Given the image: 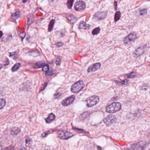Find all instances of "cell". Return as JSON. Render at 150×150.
<instances>
[{
	"label": "cell",
	"mask_w": 150,
	"mask_h": 150,
	"mask_svg": "<svg viewBox=\"0 0 150 150\" xmlns=\"http://www.w3.org/2000/svg\"><path fill=\"white\" fill-rule=\"evenodd\" d=\"M50 2H53L54 0H49Z\"/></svg>",
	"instance_id": "obj_37"
},
{
	"label": "cell",
	"mask_w": 150,
	"mask_h": 150,
	"mask_svg": "<svg viewBox=\"0 0 150 150\" xmlns=\"http://www.w3.org/2000/svg\"><path fill=\"white\" fill-rule=\"evenodd\" d=\"M47 85V83H46L45 84H44V85H43V86H42V88H41V91H43V90H44V89L46 88Z\"/></svg>",
	"instance_id": "obj_34"
},
{
	"label": "cell",
	"mask_w": 150,
	"mask_h": 150,
	"mask_svg": "<svg viewBox=\"0 0 150 150\" xmlns=\"http://www.w3.org/2000/svg\"><path fill=\"white\" fill-rule=\"evenodd\" d=\"M75 97L74 95H72L64 100L62 102V104L64 106H67L71 104L74 101Z\"/></svg>",
	"instance_id": "obj_10"
},
{
	"label": "cell",
	"mask_w": 150,
	"mask_h": 150,
	"mask_svg": "<svg viewBox=\"0 0 150 150\" xmlns=\"http://www.w3.org/2000/svg\"><path fill=\"white\" fill-rule=\"evenodd\" d=\"M21 66V64L20 63H17L14 65L11 68V70L12 72H15V71L18 70Z\"/></svg>",
	"instance_id": "obj_20"
},
{
	"label": "cell",
	"mask_w": 150,
	"mask_h": 150,
	"mask_svg": "<svg viewBox=\"0 0 150 150\" xmlns=\"http://www.w3.org/2000/svg\"><path fill=\"white\" fill-rule=\"evenodd\" d=\"M10 56H11L12 57L13 59H16L17 58V55H16V52H13V53H10Z\"/></svg>",
	"instance_id": "obj_31"
},
{
	"label": "cell",
	"mask_w": 150,
	"mask_h": 150,
	"mask_svg": "<svg viewBox=\"0 0 150 150\" xmlns=\"http://www.w3.org/2000/svg\"><path fill=\"white\" fill-rule=\"evenodd\" d=\"M54 74V71H50V72H48L46 73V76H51V75H52L53 74Z\"/></svg>",
	"instance_id": "obj_30"
},
{
	"label": "cell",
	"mask_w": 150,
	"mask_h": 150,
	"mask_svg": "<svg viewBox=\"0 0 150 150\" xmlns=\"http://www.w3.org/2000/svg\"><path fill=\"white\" fill-rule=\"evenodd\" d=\"M147 13V10L146 9L141 10L140 11V14L141 15H145Z\"/></svg>",
	"instance_id": "obj_27"
},
{
	"label": "cell",
	"mask_w": 150,
	"mask_h": 150,
	"mask_svg": "<svg viewBox=\"0 0 150 150\" xmlns=\"http://www.w3.org/2000/svg\"><path fill=\"white\" fill-rule=\"evenodd\" d=\"M137 38V34L135 33H132L128 36L125 37L124 40V42L125 44H129L131 42H133Z\"/></svg>",
	"instance_id": "obj_8"
},
{
	"label": "cell",
	"mask_w": 150,
	"mask_h": 150,
	"mask_svg": "<svg viewBox=\"0 0 150 150\" xmlns=\"http://www.w3.org/2000/svg\"><path fill=\"white\" fill-rule=\"evenodd\" d=\"M74 0H68V1L67 2V7H68L69 9L71 8H72L73 4V2H74Z\"/></svg>",
	"instance_id": "obj_23"
},
{
	"label": "cell",
	"mask_w": 150,
	"mask_h": 150,
	"mask_svg": "<svg viewBox=\"0 0 150 150\" xmlns=\"http://www.w3.org/2000/svg\"><path fill=\"white\" fill-rule=\"evenodd\" d=\"M107 12L106 11H102V12H97L94 14L93 18L94 19L100 20L104 19L106 17Z\"/></svg>",
	"instance_id": "obj_11"
},
{
	"label": "cell",
	"mask_w": 150,
	"mask_h": 150,
	"mask_svg": "<svg viewBox=\"0 0 150 150\" xmlns=\"http://www.w3.org/2000/svg\"><path fill=\"white\" fill-rule=\"evenodd\" d=\"M55 45L57 46V47H60L62 46L63 45V44L62 42H58L57 43H56Z\"/></svg>",
	"instance_id": "obj_33"
},
{
	"label": "cell",
	"mask_w": 150,
	"mask_h": 150,
	"mask_svg": "<svg viewBox=\"0 0 150 150\" xmlns=\"http://www.w3.org/2000/svg\"><path fill=\"white\" fill-rule=\"evenodd\" d=\"M49 69H50L49 66L48 65H46L45 66H44V67H43L42 71L44 72H47L49 70Z\"/></svg>",
	"instance_id": "obj_26"
},
{
	"label": "cell",
	"mask_w": 150,
	"mask_h": 150,
	"mask_svg": "<svg viewBox=\"0 0 150 150\" xmlns=\"http://www.w3.org/2000/svg\"><path fill=\"white\" fill-rule=\"evenodd\" d=\"M51 131V130H50V131H47V132H45V133H43V134L42 135V137H46V136H47L48 134L50 133Z\"/></svg>",
	"instance_id": "obj_32"
},
{
	"label": "cell",
	"mask_w": 150,
	"mask_h": 150,
	"mask_svg": "<svg viewBox=\"0 0 150 150\" xmlns=\"http://www.w3.org/2000/svg\"><path fill=\"white\" fill-rule=\"evenodd\" d=\"M101 66V64L100 63H96L95 64L93 65L91 67H89V68L88 69V72H94L95 71L99 69Z\"/></svg>",
	"instance_id": "obj_12"
},
{
	"label": "cell",
	"mask_w": 150,
	"mask_h": 150,
	"mask_svg": "<svg viewBox=\"0 0 150 150\" xmlns=\"http://www.w3.org/2000/svg\"><path fill=\"white\" fill-rule=\"evenodd\" d=\"M117 84H118V85H124V84H126L128 82V81L127 80H124L122 82H116Z\"/></svg>",
	"instance_id": "obj_29"
},
{
	"label": "cell",
	"mask_w": 150,
	"mask_h": 150,
	"mask_svg": "<svg viewBox=\"0 0 150 150\" xmlns=\"http://www.w3.org/2000/svg\"><path fill=\"white\" fill-rule=\"evenodd\" d=\"M20 11H19V10H17L14 13L12 14L11 16V19L13 21H15L16 19L20 17Z\"/></svg>",
	"instance_id": "obj_14"
},
{
	"label": "cell",
	"mask_w": 150,
	"mask_h": 150,
	"mask_svg": "<svg viewBox=\"0 0 150 150\" xmlns=\"http://www.w3.org/2000/svg\"><path fill=\"white\" fill-rule=\"evenodd\" d=\"M90 26L89 25H88L85 22L82 21L80 23L79 25V29H89Z\"/></svg>",
	"instance_id": "obj_16"
},
{
	"label": "cell",
	"mask_w": 150,
	"mask_h": 150,
	"mask_svg": "<svg viewBox=\"0 0 150 150\" xmlns=\"http://www.w3.org/2000/svg\"><path fill=\"white\" fill-rule=\"evenodd\" d=\"M55 63L57 65H59L61 63V58L60 57H58L56 58Z\"/></svg>",
	"instance_id": "obj_28"
},
{
	"label": "cell",
	"mask_w": 150,
	"mask_h": 150,
	"mask_svg": "<svg viewBox=\"0 0 150 150\" xmlns=\"http://www.w3.org/2000/svg\"><path fill=\"white\" fill-rule=\"evenodd\" d=\"M121 16V13L120 11H117L116 13L115 14V16H114V21L115 22H117L118 21L119 19H120Z\"/></svg>",
	"instance_id": "obj_21"
},
{
	"label": "cell",
	"mask_w": 150,
	"mask_h": 150,
	"mask_svg": "<svg viewBox=\"0 0 150 150\" xmlns=\"http://www.w3.org/2000/svg\"><path fill=\"white\" fill-rule=\"evenodd\" d=\"M66 17L67 19L68 20L70 23L74 24L77 21V18L75 17L74 16L71 14H67L66 15Z\"/></svg>",
	"instance_id": "obj_13"
},
{
	"label": "cell",
	"mask_w": 150,
	"mask_h": 150,
	"mask_svg": "<svg viewBox=\"0 0 150 150\" xmlns=\"http://www.w3.org/2000/svg\"><path fill=\"white\" fill-rule=\"evenodd\" d=\"M0 33H1V35H0V37H1H1H2V31H1V32H0Z\"/></svg>",
	"instance_id": "obj_36"
},
{
	"label": "cell",
	"mask_w": 150,
	"mask_h": 150,
	"mask_svg": "<svg viewBox=\"0 0 150 150\" xmlns=\"http://www.w3.org/2000/svg\"><path fill=\"white\" fill-rule=\"evenodd\" d=\"M136 76V74L135 72H132L129 74L127 75V77L129 78H132L135 77Z\"/></svg>",
	"instance_id": "obj_25"
},
{
	"label": "cell",
	"mask_w": 150,
	"mask_h": 150,
	"mask_svg": "<svg viewBox=\"0 0 150 150\" xmlns=\"http://www.w3.org/2000/svg\"><path fill=\"white\" fill-rule=\"evenodd\" d=\"M86 4L85 3L82 1L79 0L76 2L74 5V8L77 11H82L85 9Z\"/></svg>",
	"instance_id": "obj_7"
},
{
	"label": "cell",
	"mask_w": 150,
	"mask_h": 150,
	"mask_svg": "<svg viewBox=\"0 0 150 150\" xmlns=\"http://www.w3.org/2000/svg\"><path fill=\"white\" fill-rule=\"evenodd\" d=\"M26 144H30V143H31V140H29V139H27L26 141Z\"/></svg>",
	"instance_id": "obj_35"
},
{
	"label": "cell",
	"mask_w": 150,
	"mask_h": 150,
	"mask_svg": "<svg viewBox=\"0 0 150 150\" xmlns=\"http://www.w3.org/2000/svg\"><path fill=\"white\" fill-rule=\"evenodd\" d=\"M0 100V109H1L4 107V106H5L6 103V100L5 99H1Z\"/></svg>",
	"instance_id": "obj_24"
},
{
	"label": "cell",
	"mask_w": 150,
	"mask_h": 150,
	"mask_svg": "<svg viewBox=\"0 0 150 150\" xmlns=\"http://www.w3.org/2000/svg\"><path fill=\"white\" fill-rule=\"evenodd\" d=\"M21 130L19 128H13L11 131V134L12 136H16L20 132Z\"/></svg>",
	"instance_id": "obj_17"
},
{
	"label": "cell",
	"mask_w": 150,
	"mask_h": 150,
	"mask_svg": "<svg viewBox=\"0 0 150 150\" xmlns=\"http://www.w3.org/2000/svg\"></svg>",
	"instance_id": "obj_38"
},
{
	"label": "cell",
	"mask_w": 150,
	"mask_h": 150,
	"mask_svg": "<svg viewBox=\"0 0 150 150\" xmlns=\"http://www.w3.org/2000/svg\"><path fill=\"white\" fill-rule=\"evenodd\" d=\"M99 100V97L97 96H93V97H89L86 101L87 106L89 107H90L95 106L98 103Z\"/></svg>",
	"instance_id": "obj_3"
},
{
	"label": "cell",
	"mask_w": 150,
	"mask_h": 150,
	"mask_svg": "<svg viewBox=\"0 0 150 150\" xmlns=\"http://www.w3.org/2000/svg\"><path fill=\"white\" fill-rule=\"evenodd\" d=\"M45 63L44 62H37L35 64V68H40L41 67H44V66H45Z\"/></svg>",
	"instance_id": "obj_19"
},
{
	"label": "cell",
	"mask_w": 150,
	"mask_h": 150,
	"mask_svg": "<svg viewBox=\"0 0 150 150\" xmlns=\"http://www.w3.org/2000/svg\"><path fill=\"white\" fill-rule=\"evenodd\" d=\"M100 27H97V28H96L93 30V31H92V34L95 35H97V34H98L100 32Z\"/></svg>",
	"instance_id": "obj_22"
},
{
	"label": "cell",
	"mask_w": 150,
	"mask_h": 150,
	"mask_svg": "<svg viewBox=\"0 0 150 150\" xmlns=\"http://www.w3.org/2000/svg\"><path fill=\"white\" fill-rule=\"evenodd\" d=\"M55 20L54 19H52L51 21H50L48 27V31L49 32H51L53 30V27L55 24Z\"/></svg>",
	"instance_id": "obj_18"
},
{
	"label": "cell",
	"mask_w": 150,
	"mask_h": 150,
	"mask_svg": "<svg viewBox=\"0 0 150 150\" xmlns=\"http://www.w3.org/2000/svg\"><path fill=\"white\" fill-rule=\"evenodd\" d=\"M147 144V143L144 141H141L137 144H133L131 146V147L133 149L135 150H142L146 147Z\"/></svg>",
	"instance_id": "obj_5"
},
{
	"label": "cell",
	"mask_w": 150,
	"mask_h": 150,
	"mask_svg": "<svg viewBox=\"0 0 150 150\" xmlns=\"http://www.w3.org/2000/svg\"><path fill=\"white\" fill-rule=\"evenodd\" d=\"M58 136L59 138L63 140H67L73 136V134L68 131L65 130H60L58 133Z\"/></svg>",
	"instance_id": "obj_4"
},
{
	"label": "cell",
	"mask_w": 150,
	"mask_h": 150,
	"mask_svg": "<svg viewBox=\"0 0 150 150\" xmlns=\"http://www.w3.org/2000/svg\"><path fill=\"white\" fill-rule=\"evenodd\" d=\"M122 105L118 102H114L110 104L106 108V111L109 113H114L120 110Z\"/></svg>",
	"instance_id": "obj_1"
},
{
	"label": "cell",
	"mask_w": 150,
	"mask_h": 150,
	"mask_svg": "<svg viewBox=\"0 0 150 150\" xmlns=\"http://www.w3.org/2000/svg\"><path fill=\"white\" fill-rule=\"evenodd\" d=\"M146 50V46H142L137 48L133 52V55L135 57H138L145 52Z\"/></svg>",
	"instance_id": "obj_9"
},
{
	"label": "cell",
	"mask_w": 150,
	"mask_h": 150,
	"mask_svg": "<svg viewBox=\"0 0 150 150\" xmlns=\"http://www.w3.org/2000/svg\"><path fill=\"white\" fill-rule=\"evenodd\" d=\"M55 115L53 113H51L48 116V118L46 119V122L47 123H49L52 122L55 119Z\"/></svg>",
	"instance_id": "obj_15"
},
{
	"label": "cell",
	"mask_w": 150,
	"mask_h": 150,
	"mask_svg": "<svg viewBox=\"0 0 150 150\" xmlns=\"http://www.w3.org/2000/svg\"><path fill=\"white\" fill-rule=\"evenodd\" d=\"M85 87V84L82 81H79L76 82L72 86L71 88V91L73 93H79Z\"/></svg>",
	"instance_id": "obj_2"
},
{
	"label": "cell",
	"mask_w": 150,
	"mask_h": 150,
	"mask_svg": "<svg viewBox=\"0 0 150 150\" xmlns=\"http://www.w3.org/2000/svg\"><path fill=\"white\" fill-rule=\"evenodd\" d=\"M116 118L114 115H109L103 119V122L106 125H110L116 121Z\"/></svg>",
	"instance_id": "obj_6"
}]
</instances>
